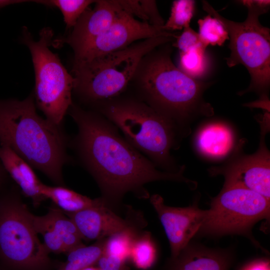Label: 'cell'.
Instances as JSON below:
<instances>
[{
    "mask_svg": "<svg viewBox=\"0 0 270 270\" xmlns=\"http://www.w3.org/2000/svg\"><path fill=\"white\" fill-rule=\"evenodd\" d=\"M198 23L200 41L206 49L210 44L222 46L226 40H229L228 33L223 25L211 16L208 14L198 20Z\"/></svg>",
    "mask_w": 270,
    "mask_h": 270,
    "instance_id": "24",
    "label": "cell"
},
{
    "mask_svg": "<svg viewBox=\"0 0 270 270\" xmlns=\"http://www.w3.org/2000/svg\"><path fill=\"white\" fill-rule=\"evenodd\" d=\"M170 243L171 256L176 257L199 232L204 222L206 210L194 204L186 207L166 205L159 194L150 196Z\"/></svg>",
    "mask_w": 270,
    "mask_h": 270,
    "instance_id": "13",
    "label": "cell"
},
{
    "mask_svg": "<svg viewBox=\"0 0 270 270\" xmlns=\"http://www.w3.org/2000/svg\"><path fill=\"white\" fill-rule=\"evenodd\" d=\"M108 238L98 239L92 244H84L69 252L61 270H83L98 264L105 254Z\"/></svg>",
    "mask_w": 270,
    "mask_h": 270,
    "instance_id": "19",
    "label": "cell"
},
{
    "mask_svg": "<svg viewBox=\"0 0 270 270\" xmlns=\"http://www.w3.org/2000/svg\"><path fill=\"white\" fill-rule=\"evenodd\" d=\"M195 9L193 0H175L172 2L170 16L162 27L170 32L180 30L190 26Z\"/></svg>",
    "mask_w": 270,
    "mask_h": 270,
    "instance_id": "23",
    "label": "cell"
},
{
    "mask_svg": "<svg viewBox=\"0 0 270 270\" xmlns=\"http://www.w3.org/2000/svg\"><path fill=\"white\" fill-rule=\"evenodd\" d=\"M172 46L177 48L180 52H186L192 48L202 46L198 34L190 26L183 29L182 32L176 38Z\"/></svg>",
    "mask_w": 270,
    "mask_h": 270,
    "instance_id": "28",
    "label": "cell"
},
{
    "mask_svg": "<svg viewBox=\"0 0 270 270\" xmlns=\"http://www.w3.org/2000/svg\"><path fill=\"white\" fill-rule=\"evenodd\" d=\"M140 2L148 18V22L155 27L162 29L165 22L158 12L156 2L142 0Z\"/></svg>",
    "mask_w": 270,
    "mask_h": 270,
    "instance_id": "29",
    "label": "cell"
},
{
    "mask_svg": "<svg viewBox=\"0 0 270 270\" xmlns=\"http://www.w3.org/2000/svg\"><path fill=\"white\" fill-rule=\"evenodd\" d=\"M125 260L112 254H104L99 260L98 270H120Z\"/></svg>",
    "mask_w": 270,
    "mask_h": 270,
    "instance_id": "31",
    "label": "cell"
},
{
    "mask_svg": "<svg viewBox=\"0 0 270 270\" xmlns=\"http://www.w3.org/2000/svg\"><path fill=\"white\" fill-rule=\"evenodd\" d=\"M234 135L231 129L220 123H212L203 127L196 138L199 152L208 158H219L232 149Z\"/></svg>",
    "mask_w": 270,
    "mask_h": 270,
    "instance_id": "17",
    "label": "cell"
},
{
    "mask_svg": "<svg viewBox=\"0 0 270 270\" xmlns=\"http://www.w3.org/2000/svg\"><path fill=\"white\" fill-rule=\"evenodd\" d=\"M31 215L16 189L0 195V258L14 270H46L50 264Z\"/></svg>",
    "mask_w": 270,
    "mask_h": 270,
    "instance_id": "8",
    "label": "cell"
},
{
    "mask_svg": "<svg viewBox=\"0 0 270 270\" xmlns=\"http://www.w3.org/2000/svg\"><path fill=\"white\" fill-rule=\"evenodd\" d=\"M243 270H270L269 262L257 260L247 265Z\"/></svg>",
    "mask_w": 270,
    "mask_h": 270,
    "instance_id": "32",
    "label": "cell"
},
{
    "mask_svg": "<svg viewBox=\"0 0 270 270\" xmlns=\"http://www.w3.org/2000/svg\"><path fill=\"white\" fill-rule=\"evenodd\" d=\"M169 42L146 54L132 78L136 79L140 100L166 119L180 138L188 134L190 124L200 116L214 114L204 98L212 84L193 78L173 63Z\"/></svg>",
    "mask_w": 270,
    "mask_h": 270,
    "instance_id": "2",
    "label": "cell"
},
{
    "mask_svg": "<svg viewBox=\"0 0 270 270\" xmlns=\"http://www.w3.org/2000/svg\"><path fill=\"white\" fill-rule=\"evenodd\" d=\"M270 200L254 191L224 184L206 210L198 232L212 236L245 234L258 220L270 216Z\"/></svg>",
    "mask_w": 270,
    "mask_h": 270,
    "instance_id": "9",
    "label": "cell"
},
{
    "mask_svg": "<svg viewBox=\"0 0 270 270\" xmlns=\"http://www.w3.org/2000/svg\"><path fill=\"white\" fill-rule=\"evenodd\" d=\"M107 118L123 133L134 148L163 171L176 172L178 166L170 154L180 137L164 117L139 98H114L90 110Z\"/></svg>",
    "mask_w": 270,
    "mask_h": 270,
    "instance_id": "4",
    "label": "cell"
},
{
    "mask_svg": "<svg viewBox=\"0 0 270 270\" xmlns=\"http://www.w3.org/2000/svg\"><path fill=\"white\" fill-rule=\"evenodd\" d=\"M120 270H130V269L124 264Z\"/></svg>",
    "mask_w": 270,
    "mask_h": 270,
    "instance_id": "34",
    "label": "cell"
},
{
    "mask_svg": "<svg viewBox=\"0 0 270 270\" xmlns=\"http://www.w3.org/2000/svg\"><path fill=\"white\" fill-rule=\"evenodd\" d=\"M31 220L36 234L43 237V244L48 254L66 252L62 240L46 215L36 216L32 214Z\"/></svg>",
    "mask_w": 270,
    "mask_h": 270,
    "instance_id": "26",
    "label": "cell"
},
{
    "mask_svg": "<svg viewBox=\"0 0 270 270\" xmlns=\"http://www.w3.org/2000/svg\"><path fill=\"white\" fill-rule=\"evenodd\" d=\"M142 230H128L108 238L105 254L116 256L126 260L129 256L134 238Z\"/></svg>",
    "mask_w": 270,
    "mask_h": 270,
    "instance_id": "27",
    "label": "cell"
},
{
    "mask_svg": "<svg viewBox=\"0 0 270 270\" xmlns=\"http://www.w3.org/2000/svg\"><path fill=\"white\" fill-rule=\"evenodd\" d=\"M67 114L78 128L76 134L70 138L68 148L95 180L106 206L117 214L128 193L140 199L150 198L145 188L149 182L172 181L184 182L192 189L196 187V182L184 176V165L176 172L159 170L99 113L73 102Z\"/></svg>",
    "mask_w": 270,
    "mask_h": 270,
    "instance_id": "1",
    "label": "cell"
},
{
    "mask_svg": "<svg viewBox=\"0 0 270 270\" xmlns=\"http://www.w3.org/2000/svg\"><path fill=\"white\" fill-rule=\"evenodd\" d=\"M232 256L228 251L190 242L175 258H170L166 270H229Z\"/></svg>",
    "mask_w": 270,
    "mask_h": 270,
    "instance_id": "15",
    "label": "cell"
},
{
    "mask_svg": "<svg viewBox=\"0 0 270 270\" xmlns=\"http://www.w3.org/2000/svg\"><path fill=\"white\" fill-rule=\"evenodd\" d=\"M128 257L139 268L147 269L152 266L156 259V250L150 232L142 230L135 236Z\"/></svg>",
    "mask_w": 270,
    "mask_h": 270,
    "instance_id": "21",
    "label": "cell"
},
{
    "mask_svg": "<svg viewBox=\"0 0 270 270\" xmlns=\"http://www.w3.org/2000/svg\"><path fill=\"white\" fill-rule=\"evenodd\" d=\"M205 51L202 46H198L186 52H180L178 68L189 76L199 80L198 78L204 75L208 68Z\"/></svg>",
    "mask_w": 270,
    "mask_h": 270,
    "instance_id": "25",
    "label": "cell"
},
{
    "mask_svg": "<svg viewBox=\"0 0 270 270\" xmlns=\"http://www.w3.org/2000/svg\"><path fill=\"white\" fill-rule=\"evenodd\" d=\"M0 160L22 194L30 198L35 206L46 200L40 192L42 183L32 168L10 148L0 146Z\"/></svg>",
    "mask_w": 270,
    "mask_h": 270,
    "instance_id": "16",
    "label": "cell"
},
{
    "mask_svg": "<svg viewBox=\"0 0 270 270\" xmlns=\"http://www.w3.org/2000/svg\"><path fill=\"white\" fill-rule=\"evenodd\" d=\"M6 171L4 169L0 160V190L2 188L4 181L6 178Z\"/></svg>",
    "mask_w": 270,
    "mask_h": 270,
    "instance_id": "33",
    "label": "cell"
},
{
    "mask_svg": "<svg viewBox=\"0 0 270 270\" xmlns=\"http://www.w3.org/2000/svg\"><path fill=\"white\" fill-rule=\"evenodd\" d=\"M161 36L174 38L178 36L175 33L138 20L122 10L110 27L74 58V62L91 60L123 49L138 40Z\"/></svg>",
    "mask_w": 270,
    "mask_h": 270,
    "instance_id": "11",
    "label": "cell"
},
{
    "mask_svg": "<svg viewBox=\"0 0 270 270\" xmlns=\"http://www.w3.org/2000/svg\"><path fill=\"white\" fill-rule=\"evenodd\" d=\"M73 222L82 239L90 241L108 238L128 230H141L146 225L142 213L131 207L122 218L108 208L103 200L99 204L73 213H64Z\"/></svg>",
    "mask_w": 270,
    "mask_h": 270,
    "instance_id": "12",
    "label": "cell"
},
{
    "mask_svg": "<svg viewBox=\"0 0 270 270\" xmlns=\"http://www.w3.org/2000/svg\"><path fill=\"white\" fill-rule=\"evenodd\" d=\"M260 127L259 147L252 154H244L242 139L236 147L229 159L222 165L211 167L212 176H223L224 184L234 186L256 192L270 200V154L265 137L270 130V114L257 118Z\"/></svg>",
    "mask_w": 270,
    "mask_h": 270,
    "instance_id": "10",
    "label": "cell"
},
{
    "mask_svg": "<svg viewBox=\"0 0 270 270\" xmlns=\"http://www.w3.org/2000/svg\"><path fill=\"white\" fill-rule=\"evenodd\" d=\"M36 106L32 93L22 100H0V146L64 186L63 167L73 162L68 152L70 138L62 126L39 116Z\"/></svg>",
    "mask_w": 270,
    "mask_h": 270,
    "instance_id": "3",
    "label": "cell"
},
{
    "mask_svg": "<svg viewBox=\"0 0 270 270\" xmlns=\"http://www.w3.org/2000/svg\"><path fill=\"white\" fill-rule=\"evenodd\" d=\"M239 2L248 10L247 17L243 22L226 18L206 0H202V5L204 10L218 20L228 33L230 54L225 58L228 66L242 64L250 74L248 88L238 94L254 92L260 94L261 98L266 97L270 86V30L260 23L259 17L268 12L270 1Z\"/></svg>",
    "mask_w": 270,
    "mask_h": 270,
    "instance_id": "6",
    "label": "cell"
},
{
    "mask_svg": "<svg viewBox=\"0 0 270 270\" xmlns=\"http://www.w3.org/2000/svg\"><path fill=\"white\" fill-rule=\"evenodd\" d=\"M83 270H98V268H93L92 266H91V267L85 268Z\"/></svg>",
    "mask_w": 270,
    "mask_h": 270,
    "instance_id": "35",
    "label": "cell"
},
{
    "mask_svg": "<svg viewBox=\"0 0 270 270\" xmlns=\"http://www.w3.org/2000/svg\"><path fill=\"white\" fill-rule=\"evenodd\" d=\"M122 10L133 16L140 18L142 21L148 22V20L144 14L140 0H117Z\"/></svg>",
    "mask_w": 270,
    "mask_h": 270,
    "instance_id": "30",
    "label": "cell"
},
{
    "mask_svg": "<svg viewBox=\"0 0 270 270\" xmlns=\"http://www.w3.org/2000/svg\"><path fill=\"white\" fill-rule=\"evenodd\" d=\"M40 192L46 199L51 200L64 213H73L97 206L101 198L92 199L63 186H48L42 183Z\"/></svg>",
    "mask_w": 270,
    "mask_h": 270,
    "instance_id": "18",
    "label": "cell"
},
{
    "mask_svg": "<svg viewBox=\"0 0 270 270\" xmlns=\"http://www.w3.org/2000/svg\"><path fill=\"white\" fill-rule=\"evenodd\" d=\"M46 216L62 240L66 253L84 244L74 224L60 208H50Z\"/></svg>",
    "mask_w": 270,
    "mask_h": 270,
    "instance_id": "20",
    "label": "cell"
},
{
    "mask_svg": "<svg viewBox=\"0 0 270 270\" xmlns=\"http://www.w3.org/2000/svg\"><path fill=\"white\" fill-rule=\"evenodd\" d=\"M91 0H33L50 8H58L62 14L68 28H73L82 14L95 2Z\"/></svg>",
    "mask_w": 270,
    "mask_h": 270,
    "instance_id": "22",
    "label": "cell"
},
{
    "mask_svg": "<svg viewBox=\"0 0 270 270\" xmlns=\"http://www.w3.org/2000/svg\"><path fill=\"white\" fill-rule=\"evenodd\" d=\"M94 4L93 8H88L82 14L69 34L52 40V45L58 48L68 44L76 58L110 27L122 10L117 0H96Z\"/></svg>",
    "mask_w": 270,
    "mask_h": 270,
    "instance_id": "14",
    "label": "cell"
},
{
    "mask_svg": "<svg viewBox=\"0 0 270 270\" xmlns=\"http://www.w3.org/2000/svg\"><path fill=\"white\" fill-rule=\"evenodd\" d=\"M174 39L166 36L150 38L91 60L74 62L72 94L91 108L100 102L118 96L132 79L142 58Z\"/></svg>",
    "mask_w": 270,
    "mask_h": 270,
    "instance_id": "5",
    "label": "cell"
},
{
    "mask_svg": "<svg viewBox=\"0 0 270 270\" xmlns=\"http://www.w3.org/2000/svg\"><path fill=\"white\" fill-rule=\"evenodd\" d=\"M53 32L42 28L35 40L26 26L22 30V42L28 48L32 58L35 88L33 93L36 106L52 123L62 126L73 102L74 78L63 66L57 54L49 48Z\"/></svg>",
    "mask_w": 270,
    "mask_h": 270,
    "instance_id": "7",
    "label": "cell"
}]
</instances>
